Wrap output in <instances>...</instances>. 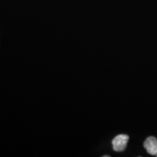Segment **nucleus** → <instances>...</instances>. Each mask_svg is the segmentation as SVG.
Wrapping results in <instances>:
<instances>
[{
	"instance_id": "nucleus-1",
	"label": "nucleus",
	"mask_w": 157,
	"mask_h": 157,
	"mask_svg": "<svg viewBox=\"0 0 157 157\" xmlns=\"http://www.w3.org/2000/svg\"><path fill=\"white\" fill-rule=\"evenodd\" d=\"M129 140V136L127 135H119L115 137L112 140L113 148L115 151L121 152L123 151L127 146Z\"/></svg>"
},
{
	"instance_id": "nucleus-2",
	"label": "nucleus",
	"mask_w": 157,
	"mask_h": 157,
	"mask_svg": "<svg viewBox=\"0 0 157 157\" xmlns=\"http://www.w3.org/2000/svg\"><path fill=\"white\" fill-rule=\"evenodd\" d=\"M143 146L149 154L157 156V139L155 137H148L143 143Z\"/></svg>"
}]
</instances>
